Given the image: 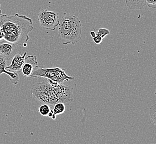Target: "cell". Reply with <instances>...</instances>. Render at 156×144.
Listing matches in <instances>:
<instances>
[{"label": "cell", "mask_w": 156, "mask_h": 144, "mask_svg": "<svg viewBox=\"0 0 156 144\" xmlns=\"http://www.w3.org/2000/svg\"><path fill=\"white\" fill-rule=\"evenodd\" d=\"M33 30L32 20L26 16L16 13L0 17V31L7 42L26 47L30 39L28 34Z\"/></svg>", "instance_id": "obj_1"}, {"label": "cell", "mask_w": 156, "mask_h": 144, "mask_svg": "<svg viewBox=\"0 0 156 144\" xmlns=\"http://www.w3.org/2000/svg\"><path fill=\"white\" fill-rule=\"evenodd\" d=\"M58 26L59 37L63 45H75L81 39L82 24L78 17L64 13Z\"/></svg>", "instance_id": "obj_2"}, {"label": "cell", "mask_w": 156, "mask_h": 144, "mask_svg": "<svg viewBox=\"0 0 156 144\" xmlns=\"http://www.w3.org/2000/svg\"><path fill=\"white\" fill-rule=\"evenodd\" d=\"M32 94L36 99L51 107L58 102V99L51 81L38 82L33 85L31 89Z\"/></svg>", "instance_id": "obj_3"}, {"label": "cell", "mask_w": 156, "mask_h": 144, "mask_svg": "<svg viewBox=\"0 0 156 144\" xmlns=\"http://www.w3.org/2000/svg\"><path fill=\"white\" fill-rule=\"evenodd\" d=\"M30 77L44 78L58 83H63L64 81H74V77L66 74L65 69L59 67L44 68L37 67Z\"/></svg>", "instance_id": "obj_4"}, {"label": "cell", "mask_w": 156, "mask_h": 144, "mask_svg": "<svg viewBox=\"0 0 156 144\" xmlns=\"http://www.w3.org/2000/svg\"><path fill=\"white\" fill-rule=\"evenodd\" d=\"M38 19L42 28L47 30L54 31L59 24L57 12L42 9L38 14Z\"/></svg>", "instance_id": "obj_5"}, {"label": "cell", "mask_w": 156, "mask_h": 144, "mask_svg": "<svg viewBox=\"0 0 156 144\" xmlns=\"http://www.w3.org/2000/svg\"><path fill=\"white\" fill-rule=\"evenodd\" d=\"M51 81V80H50ZM51 83L57 96L58 102L69 105L73 101V89L70 86L51 81Z\"/></svg>", "instance_id": "obj_6"}, {"label": "cell", "mask_w": 156, "mask_h": 144, "mask_svg": "<svg viewBox=\"0 0 156 144\" xmlns=\"http://www.w3.org/2000/svg\"><path fill=\"white\" fill-rule=\"evenodd\" d=\"M38 67L36 56L29 55L25 58L24 63L22 67L21 72L24 77H30L33 70Z\"/></svg>", "instance_id": "obj_7"}, {"label": "cell", "mask_w": 156, "mask_h": 144, "mask_svg": "<svg viewBox=\"0 0 156 144\" xmlns=\"http://www.w3.org/2000/svg\"><path fill=\"white\" fill-rule=\"evenodd\" d=\"M17 45L13 43L4 41L0 42V53L8 62L12 59L17 53Z\"/></svg>", "instance_id": "obj_8"}, {"label": "cell", "mask_w": 156, "mask_h": 144, "mask_svg": "<svg viewBox=\"0 0 156 144\" xmlns=\"http://www.w3.org/2000/svg\"><path fill=\"white\" fill-rule=\"evenodd\" d=\"M26 55V52H25L23 54L17 53L12 58L10 65L6 67L5 69L11 72H15L16 73L21 72L22 67L24 64Z\"/></svg>", "instance_id": "obj_9"}, {"label": "cell", "mask_w": 156, "mask_h": 144, "mask_svg": "<svg viewBox=\"0 0 156 144\" xmlns=\"http://www.w3.org/2000/svg\"><path fill=\"white\" fill-rule=\"evenodd\" d=\"M8 61L0 53V75L5 73L7 75H9V81L12 84L17 85L20 81V77L18 73L15 72H11L6 70V67L7 66Z\"/></svg>", "instance_id": "obj_10"}, {"label": "cell", "mask_w": 156, "mask_h": 144, "mask_svg": "<svg viewBox=\"0 0 156 144\" xmlns=\"http://www.w3.org/2000/svg\"><path fill=\"white\" fill-rule=\"evenodd\" d=\"M126 6L131 9H140L146 6L145 0H125Z\"/></svg>", "instance_id": "obj_11"}, {"label": "cell", "mask_w": 156, "mask_h": 144, "mask_svg": "<svg viewBox=\"0 0 156 144\" xmlns=\"http://www.w3.org/2000/svg\"><path fill=\"white\" fill-rule=\"evenodd\" d=\"M53 111L56 115L63 114L66 111V104L62 102H58L53 106Z\"/></svg>", "instance_id": "obj_12"}, {"label": "cell", "mask_w": 156, "mask_h": 144, "mask_svg": "<svg viewBox=\"0 0 156 144\" xmlns=\"http://www.w3.org/2000/svg\"><path fill=\"white\" fill-rule=\"evenodd\" d=\"M51 110V106L47 104H43L40 105L38 108L39 114L43 117H47Z\"/></svg>", "instance_id": "obj_13"}, {"label": "cell", "mask_w": 156, "mask_h": 144, "mask_svg": "<svg viewBox=\"0 0 156 144\" xmlns=\"http://www.w3.org/2000/svg\"><path fill=\"white\" fill-rule=\"evenodd\" d=\"M96 34L97 35L100 36L102 39H104L106 36L110 34V31L105 28H100L99 30H98Z\"/></svg>", "instance_id": "obj_14"}, {"label": "cell", "mask_w": 156, "mask_h": 144, "mask_svg": "<svg viewBox=\"0 0 156 144\" xmlns=\"http://www.w3.org/2000/svg\"><path fill=\"white\" fill-rule=\"evenodd\" d=\"M156 104H154L150 108L151 118L153 121V123L156 124Z\"/></svg>", "instance_id": "obj_15"}, {"label": "cell", "mask_w": 156, "mask_h": 144, "mask_svg": "<svg viewBox=\"0 0 156 144\" xmlns=\"http://www.w3.org/2000/svg\"><path fill=\"white\" fill-rule=\"evenodd\" d=\"M145 3L149 8L153 9L156 8V0H145Z\"/></svg>", "instance_id": "obj_16"}, {"label": "cell", "mask_w": 156, "mask_h": 144, "mask_svg": "<svg viewBox=\"0 0 156 144\" xmlns=\"http://www.w3.org/2000/svg\"><path fill=\"white\" fill-rule=\"evenodd\" d=\"M93 39L94 42L96 45H100L102 42V40H103L100 36H98L97 34L93 38Z\"/></svg>", "instance_id": "obj_17"}, {"label": "cell", "mask_w": 156, "mask_h": 144, "mask_svg": "<svg viewBox=\"0 0 156 144\" xmlns=\"http://www.w3.org/2000/svg\"><path fill=\"white\" fill-rule=\"evenodd\" d=\"M56 116L57 115L54 114L53 110H51V111L49 113L48 115V117H51L53 120H55L56 119Z\"/></svg>", "instance_id": "obj_18"}, {"label": "cell", "mask_w": 156, "mask_h": 144, "mask_svg": "<svg viewBox=\"0 0 156 144\" xmlns=\"http://www.w3.org/2000/svg\"><path fill=\"white\" fill-rule=\"evenodd\" d=\"M90 35L91 36L94 38L95 36H96V32L95 31H91L90 32Z\"/></svg>", "instance_id": "obj_19"}, {"label": "cell", "mask_w": 156, "mask_h": 144, "mask_svg": "<svg viewBox=\"0 0 156 144\" xmlns=\"http://www.w3.org/2000/svg\"><path fill=\"white\" fill-rule=\"evenodd\" d=\"M3 37L4 36H3V33L0 31V41H1V40L3 39Z\"/></svg>", "instance_id": "obj_20"}, {"label": "cell", "mask_w": 156, "mask_h": 144, "mask_svg": "<svg viewBox=\"0 0 156 144\" xmlns=\"http://www.w3.org/2000/svg\"><path fill=\"white\" fill-rule=\"evenodd\" d=\"M2 15V11L1 9H0V16Z\"/></svg>", "instance_id": "obj_21"}, {"label": "cell", "mask_w": 156, "mask_h": 144, "mask_svg": "<svg viewBox=\"0 0 156 144\" xmlns=\"http://www.w3.org/2000/svg\"><path fill=\"white\" fill-rule=\"evenodd\" d=\"M0 7H1V4H0Z\"/></svg>", "instance_id": "obj_22"}]
</instances>
